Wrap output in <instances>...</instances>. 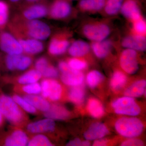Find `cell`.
<instances>
[{"label": "cell", "instance_id": "34", "mask_svg": "<svg viewBox=\"0 0 146 146\" xmlns=\"http://www.w3.org/2000/svg\"><path fill=\"white\" fill-rule=\"evenodd\" d=\"M28 145L50 146H52V145L46 136L43 135H38L35 136L29 141Z\"/></svg>", "mask_w": 146, "mask_h": 146}, {"label": "cell", "instance_id": "26", "mask_svg": "<svg viewBox=\"0 0 146 146\" xmlns=\"http://www.w3.org/2000/svg\"><path fill=\"white\" fill-rule=\"evenodd\" d=\"M69 47V42L66 40L53 39L50 43L49 51L54 55L64 53Z\"/></svg>", "mask_w": 146, "mask_h": 146}, {"label": "cell", "instance_id": "43", "mask_svg": "<svg viewBox=\"0 0 146 146\" xmlns=\"http://www.w3.org/2000/svg\"><path fill=\"white\" fill-rule=\"evenodd\" d=\"M25 1L27 3H33L39 1H41V0H25Z\"/></svg>", "mask_w": 146, "mask_h": 146}, {"label": "cell", "instance_id": "4", "mask_svg": "<svg viewBox=\"0 0 146 146\" xmlns=\"http://www.w3.org/2000/svg\"><path fill=\"white\" fill-rule=\"evenodd\" d=\"M110 33L109 27L104 24H88L83 29V34L85 37L94 42L107 39Z\"/></svg>", "mask_w": 146, "mask_h": 146}, {"label": "cell", "instance_id": "40", "mask_svg": "<svg viewBox=\"0 0 146 146\" xmlns=\"http://www.w3.org/2000/svg\"><path fill=\"white\" fill-rule=\"evenodd\" d=\"M69 146H84V141H82L78 138H76L70 141L67 145Z\"/></svg>", "mask_w": 146, "mask_h": 146}, {"label": "cell", "instance_id": "42", "mask_svg": "<svg viewBox=\"0 0 146 146\" xmlns=\"http://www.w3.org/2000/svg\"><path fill=\"white\" fill-rule=\"evenodd\" d=\"M108 141L105 139L102 138L97 139L94 142L93 146H104L106 145Z\"/></svg>", "mask_w": 146, "mask_h": 146}, {"label": "cell", "instance_id": "13", "mask_svg": "<svg viewBox=\"0 0 146 146\" xmlns=\"http://www.w3.org/2000/svg\"><path fill=\"white\" fill-rule=\"evenodd\" d=\"M109 133L106 126L102 123H94L90 126L84 133V137L87 141H94L102 138Z\"/></svg>", "mask_w": 146, "mask_h": 146}, {"label": "cell", "instance_id": "41", "mask_svg": "<svg viewBox=\"0 0 146 146\" xmlns=\"http://www.w3.org/2000/svg\"><path fill=\"white\" fill-rule=\"evenodd\" d=\"M58 68L62 73L66 72L70 68L68 63H66L64 61H61L59 63Z\"/></svg>", "mask_w": 146, "mask_h": 146}, {"label": "cell", "instance_id": "12", "mask_svg": "<svg viewBox=\"0 0 146 146\" xmlns=\"http://www.w3.org/2000/svg\"><path fill=\"white\" fill-rule=\"evenodd\" d=\"M71 10L70 4L67 0H55L51 7L50 15L53 18L61 19L67 17Z\"/></svg>", "mask_w": 146, "mask_h": 146}, {"label": "cell", "instance_id": "39", "mask_svg": "<svg viewBox=\"0 0 146 146\" xmlns=\"http://www.w3.org/2000/svg\"><path fill=\"white\" fill-rule=\"evenodd\" d=\"M144 145V143L141 140L135 138L128 139L123 142L121 144L122 146H142Z\"/></svg>", "mask_w": 146, "mask_h": 146}, {"label": "cell", "instance_id": "23", "mask_svg": "<svg viewBox=\"0 0 146 146\" xmlns=\"http://www.w3.org/2000/svg\"><path fill=\"white\" fill-rule=\"evenodd\" d=\"M146 86V80H144L136 81L126 89L125 96L133 98L141 96L145 93Z\"/></svg>", "mask_w": 146, "mask_h": 146}, {"label": "cell", "instance_id": "45", "mask_svg": "<svg viewBox=\"0 0 146 146\" xmlns=\"http://www.w3.org/2000/svg\"><path fill=\"white\" fill-rule=\"evenodd\" d=\"M2 120V114L1 112L0 111V124Z\"/></svg>", "mask_w": 146, "mask_h": 146}, {"label": "cell", "instance_id": "3", "mask_svg": "<svg viewBox=\"0 0 146 146\" xmlns=\"http://www.w3.org/2000/svg\"><path fill=\"white\" fill-rule=\"evenodd\" d=\"M115 113L119 115L135 116L141 112V109L133 98L125 96L116 100L112 104Z\"/></svg>", "mask_w": 146, "mask_h": 146}, {"label": "cell", "instance_id": "22", "mask_svg": "<svg viewBox=\"0 0 146 146\" xmlns=\"http://www.w3.org/2000/svg\"><path fill=\"white\" fill-rule=\"evenodd\" d=\"M47 12L46 6L42 4H36L27 9L24 12V15L27 19L33 20L44 17Z\"/></svg>", "mask_w": 146, "mask_h": 146}, {"label": "cell", "instance_id": "18", "mask_svg": "<svg viewBox=\"0 0 146 146\" xmlns=\"http://www.w3.org/2000/svg\"><path fill=\"white\" fill-rule=\"evenodd\" d=\"M90 50V46L87 42L80 40L73 43L69 47L68 51L73 57H80L87 54Z\"/></svg>", "mask_w": 146, "mask_h": 146}, {"label": "cell", "instance_id": "38", "mask_svg": "<svg viewBox=\"0 0 146 146\" xmlns=\"http://www.w3.org/2000/svg\"><path fill=\"white\" fill-rule=\"evenodd\" d=\"M24 92L29 95H36L41 92V86L39 84L35 83L26 84L23 87Z\"/></svg>", "mask_w": 146, "mask_h": 146}, {"label": "cell", "instance_id": "36", "mask_svg": "<svg viewBox=\"0 0 146 146\" xmlns=\"http://www.w3.org/2000/svg\"><path fill=\"white\" fill-rule=\"evenodd\" d=\"M8 5L5 1L0 0V27L6 24L8 17Z\"/></svg>", "mask_w": 146, "mask_h": 146}, {"label": "cell", "instance_id": "8", "mask_svg": "<svg viewBox=\"0 0 146 146\" xmlns=\"http://www.w3.org/2000/svg\"><path fill=\"white\" fill-rule=\"evenodd\" d=\"M29 34L32 37L37 39H46L50 34V29L48 25L41 21H32L28 25Z\"/></svg>", "mask_w": 146, "mask_h": 146}, {"label": "cell", "instance_id": "15", "mask_svg": "<svg viewBox=\"0 0 146 146\" xmlns=\"http://www.w3.org/2000/svg\"><path fill=\"white\" fill-rule=\"evenodd\" d=\"M55 123L54 121L49 119H44L29 124L27 129L29 132L33 133H39L49 132L54 130Z\"/></svg>", "mask_w": 146, "mask_h": 146}, {"label": "cell", "instance_id": "19", "mask_svg": "<svg viewBox=\"0 0 146 146\" xmlns=\"http://www.w3.org/2000/svg\"><path fill=\"white\" fill-rule=\"evenodd\" d=\"M28 142L26 134L22 131L16 130L7 138L5 144L7 146H24L26 145Z\"/></svg>", "mask_w": 146, "mask_h": 146}, {"label": "cell", "instance_id": "28", "mask_svg": "<svg viewBox=\"0 0 146 146\" xmlns=\"http://www.w3.org/2000/svg\"><path fill=\"white\" fill-rule=\"evenodd\" d=\"M127 81L125 75L121 71H116L112 75L110 81V86L115 91L119 90L125 85Z\"/></svg>", "mask_w": 146, "mask_h": 146}, {"label": "cell", "instance_id": "17", "mask_svg": "<svg viewBox=\"0 0 146 146\" xmlns=\"http://www.w3.org/2000/svg\"><path fill=\"white\" fill-rule=\"evenodd\" d=\"M91 47L97 57L103 58L106 57L109 54L112 47V43L111 41L106 39L93 42Z\"/></svg>", "mask_w": 146, "mask_h": 146}, {"label": "cell", "instance_id": "2", "mask_svg": "<svg viewBox=\"0 0 146 146\" xmlns=\"http://www.w3.org/2000/svg\"><path fill=\"white\" fill-rule=\"evenodd\" d=\"M0 111L10 122L16 124L23 119V114L13 98L5 95L0 96Z\"/></svg>", "mask_w": 146, "mask_h": 146}, {"label": "cell", "instance_id": "6", "mask_svg": "<svg viewBox=\"0 0 146 146\" xmlns=\"http://www.w3.org/2000/svg\"><path fill=\"white\" fill-rule=\"evenodd\" d=\"M0 48L8 54H20L23 49L20 42H18L12 35L4 32L0 35Z\"/></svg>", "mask_w": 146, "mask_h": 146}, {"label": "cell", "instance_id": "25", "mask_svg": "<svg viewBox=\"0 0 146 146\" xmlns=\"http://www.w3.org/2000/svg\"><path fill=\"white\" fill-rule=\"evenodd\" d=\"M19 42L23 50L28 53L35 54L41 52L43 49L42 43L35 39L21 40Z\"/></svg>", "mask_w": 146, "mask_h": 146}, {"label": "cell", "instance_id": "24", "mask_svg": "<svg viewBox=\"0 0 146 146\" xmlns=\"http://www.w3.org/2000/svg\"><path fill=\"white\" fill-rule=\"evenodd\" d=\"M36 109L46 112L49 109L50 104L44 98L36 95H29L24 97Z\"/></svg>", "mask_w": 146, "mask_h": 146}, {"label": "cell", "instance_id": "16", "mask_svg": "<svg viewBox=\"0 0 146 146\" xmlns=\"http://www.w3.org/2000/svg\"><path fill=\"white\" fill-rule=\"evenodd\" d=\"M35 68L42 75L45 77L54 78L58 75V72L56 68L49 65L46 59L44 58H41L36 60Z\"/></svg>", "mask_w": 146, "mask_h": 146}, {"label": "cell", "instance_id": "5", "mask_svg": "<svg viewBox=\"0 0 146 146\" xmlns=\"http://www.w3.org/2000/svg\"><path fill=\"white\" fill-rule=\"evenodd\" d=\"M120 64L121 68L125 72L129 74H135L138 70L136 51L125 48L120 56Z\"/></svg>", "mask_w": 146, "mask_h": 146}, {"label": "cell", "instance_id": "11", "mask_svg": "<svg viewBox=\"0 0 146 146\" xmlns=\"http://www.w3.org/2000/svg\"><path fill=\"white\" fill-rule=\"evenodd\" d=\"M121 44L125 48L144 51L146 48L145 36L136 34L126 36L123 39Z\"/></svg>", "mask_w": 146, "mask_h": 146}, {"label": "cell", "instance_id": "1", "mask_svg": "<svg viewBox=\"0 0 146 146\" xmlns=\"http://www.w3.org/2000/svg\"><path fill=\"white\" fill-rule=\"evenodd\" d=\"M115 128L121 136L133 138L141 135L144 125L139 119L134 117H122L116 121Z\"/></svg>", "mask_w": 146, "mask_h": 146}, {"label": "cell", "instance_id": "20", "mask_svg": "<svg viewBox=\"0 0 146 146\" xmlns=\"http://www.w3.org/2000/svg\"><path fill=\"white\" fill-rule=\"evenodd\" d=\"M45 116L47 118L55 120H63L69 117V112L61 106L53 105L45 112Z\"/></svg>", "mask_w": 146, "mask_h": 146}, {"label": "cell", "instance_id": "9", "mask_svg": "<svg viewBox=\"0 0 146 146\" xmlns=\"http://www.w3.org/2000/svg\"><path fill=\"white\" fill-rule=\"evenodd\" d=\"M6 65L9 70H24L28 68L31 63L30 58L20 54H8L6 58Z\"/></svg>", "mask_w": 146, "mask_h": 146}, {"label": "cell", "instance_id": "29", "mask_svg": "<svg viewBox=\"0 0 146 146\" xmlns=\"http://www.w3.org/2000/svg\"><path fill=\"white\" fill-rule=\"evenodd\" d=\"M85 97V91L82 86H74L70 90L69 98L71 102L77 104L83 102Z\"/></svg>", "mask_w": 146, "mask_h": 146}, {"label": "cell", "instance_id": "14", "mask_svg": "<svg viewBox=\"0 0 146 146\" xmlns=\"http://www.w3.org/2000/svg\"><path fill=\"white\" fill-rule=\"evenodd\" d=\"M61 79L66 85L74 87L82 84L84 76L81 71L75 70L70 68L68 70L62 73Z\"/></svg>", "mask_w": 146, "mask_h": 146}, {"label": "cell", "instance_id": "32", "mask_svg": "<svg viewBox=\"0 0 146 146\" xmlns=\"http://www.w3.org/2000/svg\"><path fill=\"white\" fill-rule=\"evenodd\" d=\"M104 77L99 71L93 70L88 73L86 76V82L88 86L94 89L103 80Z\"/></svg>", "mask_w": 146, "mask_h": 146}, {"label": "cell", "instance_id": "7", "mask_svg": "<svg viewBox=\"0 0 146 146\" xmlns=\"http://www.w3.org/2000/svg\"><path fill=\"white\" fill-rule=\"evenodd\" d=\"M42 96L48 98L51 100L56 101L60 98L62 88L60 84L53 80L46 79L41 84Z\"/></svg>", "mask_w": 146, "mask_h": 146}, {"label": "cell", "instance_id": "30", "mask_svg": "<svg viewBox=\"0 0 146 146\" xmlns=\"http://www.w3.org/2000/svg\"><path fill=\"white\" fill-rule=\"evenodd\" d=\"M42 76L41 73L37 70H31L20 77L18 82L23 84L35 83L41 78Z\"/></svg>", "mask_w": 146, "mask_h": 146}, {"label": "cell", "instance_id": "27", "mask_svg": "<svg viewBox=\"0 0 146 146\" xmlns=\"http://www.w3.org/2000/svg\"><path fill=\"white\" fill-rule=\"evenodd\" d=\"M87 109L89 114L95 118H100L104 114V109L101 102L96 99L89 100L87 104Z\"/></svg>", "mask_w": 146, "mask_h": 146}, {"label": "cell", "instance_id": "37", "mask_svg": "<svg viewBox=\"0 0 146 146\" xmlns=\"http://www.w3.org/2000/svg\"><path fill=\"white\" fill-rule=\"evenodd\" d=\"M70 68L75 70L80 71L84 70L87 66V63L84 60L77 58H73L68 61Z\"/></svg>", "mask_w": 146, "mask_h": 146}, {"label": "cell", "instance_id": "44", "mask_svg": "<svg viewBox=\"0 0 146 146\" xmlns=\"http://www.w3.org/2000/svg\"><path fill=\"white\" fill-rule=\"evenodd\" d=\"M9 1L12 3H16L20 2L21 0H8Z\"/></svg>", "mask_w": 146, "mask_h": 146}, {"label": "cell", "instance_id": "33", "mask_svg": "<svg viewBox=\"0 0 146 146\" xmlns=\"http://www.w3.org/2000/svg\"><path fill=\"white\" fill-rule=\"evenodd\" d=\"M13 99L18 105L20 106L26 112L31 113H34L36 112V108L24 98L16 95L13 97Z\"/></svg>", "mask_w": 146, "mask_h": 146}, {"label": "cell", "instance_id": "10", "mask_svg": "<svg viewBox=\"0 0 146 146\" xmlns=\"http://www.w3.org/2000/svg\"><path fill=\"white\" fill-rule=\"evenodd\" d=\"M120 11L125 18L132 22L142 17L137 0H124Z\"/></svg>", "mask_w": 146, "mask_h": 146}, {"label": "cell", "instance_id": "35", "mask_svg": "<svg viewBox=\"0 0 146 146\" xmlns=\"http://www.w3.org/2000/svg\"><path fill=\"white\" fill-rule=\"evenodd\" d=\"M132 22L133 30L136 34L145 36L146 32V23L143 18L141 17Z\"/></svg>", "mask_w": 146, "mask_h": 146}, {"label": "cell", "instance_id": "21", "mask_svg": "<svg viewBox=\"0 0 146 146\" xmlns=\"http://www.w3.org/2000/svg\"><path fill=\"white\" fill-rule=\"evenodd\" d=\"M106 0H80L78 5L84 11L96 12L104 7Z\"/></svg>", "mask_w": 146, "mask_h": 146}, {"label": "cell", "instance_id": "31", "mask_svg": "<svg viewBox=\"0 0 146 146\" xmlns=\"http://www.w3.org/2000/svg\"><path fill=\"white\" fill-rule=\"evenodd\" d=\"M123 1L124 0H106L103 9L108 15H116L120 11Z\"/></svg>", "mask_w": 146, "mask_h": 146}]
</instances>
